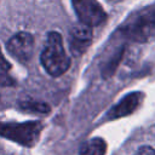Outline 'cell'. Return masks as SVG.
Segmentation results:
<instances>
[{
  "label": "cell",
  "mask_w": 155,
  "mask_h": 155,
  "mask_svg": "<svg viewBox=\"0 0 155 155\" xmlns=\"http://www.w3.org/2000/svg\"><path fill=\"white\" fill-rule=\"evenodd\" d=\"M41 64L51 76H61L70 68V58L65 52L62 35L50 31L40 57Z\"/></svg>",
  "instance_id": "cell-1"
},
{
  "label": "cell",
  "mask_w": 155,
  "mask_h": 155,
  "mask_svg": "<svg viewBox=\"0 0 155 155\" xmlns=\"http://www.w3.org/2000/svg\"><path fill=\"white\" fill-rule=\"evenodd\" d=\"M42 124L39 121L28 122H1L0 136L24 147H33L40 138Z\"/></svg>",
  "instance_id": "cell-2"
},
{
  "label": "cell",
  "mask_w": 155,
  "mask_h": 155,
  "mask_svg": "<svg viewBox=\"0 0 155 155\" xmlns=\"http://www.w3.org/2000/svg\"><path fill=\"white\" fill-rule=\"evenodd\" d=\"M125 34L136 41H145L155 35V5L137 12L124 27Z\"/></svg>",
  "instance_id": "cell-3"
},
{
  "label": "cell",
  "mask_w": 155,
  "mask_h": 155,
  "mask_svg": "<svg viewBox=\"0 0 155 155\" xmlns=\"http://www.w3.org/2000/svg\"><path fill=\"white\" fill-rule=\"evenodd\" d=\"M71 4L82 24L92 28L101 25L107 19V13L97 0H71Z\"/></svg>",
  "instance_id": "cell-4"
},
{
  "label": "cell",
  "mask_w": 155,
  "mask_h": 155,
  "mask_svg": "<svg viewBox=\"0 0 155 155\" xmlns=\"http://www.w3.org/2000/svg\"><path fill=\"white\" fill-rule=\"evenodd\" d=\"M7 51L21 63H27L34 51V38L28 31H19L10 38L7 41Z\"/></svg>",
  "instance_id": "cell-5"
},
{
  "label": "cell",
  "mask_w": 155,
  "mask_h": 155,
  "mask_svg": "<svg viewBox=\"0 0 155 155\" xmlns=\"http://www.w3.org/2000/svg\"><path fill=\"white\" fill-rule=\"evenodd\" d=\"M92 41V29L91 27L86 24H78L73 27L70 30V38H69V46L71 52L78 56L86 51V48L91 45Z\"/></svg>",
  "instance_id": "cell-6"
},
{
  "label": "cell",
  "mask_w": 155,
  "mask_h": 155,
  "mask_svg": "<svg viewBox=\"0 0 155 155\" xmlns=\"http://www.w3.org/2000/svg\"><path fill=\"white\" fill-rule=\"evenodd\" d=\"M143 99H144V94L142 92H132V93L126 94L122 99L119 101V103H116L109 110L108 117L109 119H117V117L130 115L142 104Z\"/></svg>",
  "instance_id": "cell-7"
},
{
  "label": "cell",
  "mask_w": 155,
  "mask_h": 155,
  "mask_svg": "<svg viewBox=\"0 0 155 155\" xmlns=\"http://www.w3.org/2000/svg\"><path fill=\"white\" fill-rule=\"evenodd\" d=\"M107 151V143L102 138H91L85 142L79 150L80 155H104Z\"/></svg>",
  "instance_id": "cell-8"
},
{
  "label": "cell",
  "mask_w": 155,
  "mask_h": 155,
  "mask_svg": "<svg viewBox=\"0 0 155 155\" xmlns=\"http://www.w3.org/2000/svg\"><path fill=\"white\" fill-rule=\"evenodd\" d=\"M19 108L24 111L28 113H35V114H46L50 111V105L44 103V102H39V101H34V99H23L19 101Z\"/></svg>",
  "instance_id": "cell-9"
},
{
  "label": "cell",
  "mask_w": 155,
  "mask_h": 155,
  "mask_svg": "<svg viewBox=\"0 0 155 155\" xmlns=\"http://www.w3.org/2000/svg\"><path fill=\"white\" fill-rule=\"evenodd\" d=\"M16 84L11 74V64L0 50V86H13Z\"/></svg>",
  "instance_id": "cell-10"
},
{
  "label": "cell",
  "mask_w": 155,
  "mask_h": 155,
  "mask_svg": "<svg viewBox=\"0 0 155 155\" xmlns=\"http://www.w3.org/2000/svg\"><path fill=\"white\" fill-rule=\"evenodd\" d=\"M136 155H155V149L149 145H143V147L138 148Z\"/></svg>",
  "instance_id": "cell-11"
}]
</instances>
